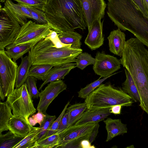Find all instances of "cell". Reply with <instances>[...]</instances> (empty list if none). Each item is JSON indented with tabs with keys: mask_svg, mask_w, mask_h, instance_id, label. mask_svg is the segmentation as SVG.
<instances>
[{
	"mask_svg": "<svg viewBox=\"0 0 148 148\" xmlns=\"http://www.w3.org/2000/svg\"><path fill=\"white\" fill-rule=\"evenodd\" d=\"M45 114L38 111L37 113L33 115L28 118L29 123L32 126L35 125L37 123L41 125L46 116Z\"/></svg>",
	"mask_w": 148,
	"mask_h": 148,
	"instance_id": "obj_39",
	"label": "cell"
},
{
	"mask_svg": "<svg viewBox=\"0 0 148 148\" xmlns=\"http://www.w3.org/2000/svg\"><path fill=\"white\" fill-rule=\"evenodd\" d=\"M122 106L118 105L113 106L111 107L110 112L111 113L114 114H119L121 113Z\"/></svg>",
	"mask_w": 148,
	"mask_h": 148,
	"instance_id": "obj_43",
	"label": "cell"
},
{
	"mask_svg": "<svg viewBox=\"0 0 148 148\" xmlns=\"http://www.w3.org/2000/svg\"><path fill=\"white\" fill-rule=\"evenodd\" d=\"M107 0V14L115 25L131 32L148 48V17L131 0Z\"/></svg>",
	"mask_w": 148,
	"mask_h": 148,
	"instance_id": "obj_2",
	"label": "cell"
},
{
	"mask_svg": "<svg viewBox=\"0 0 148 148\" xmlns=\"http://www.w3.org/2000/svg\"><path fill=\"white\" fill-rule=\"evenodd\" d=\"M24 138L16 136L9 130L5 134H0V148H13Z\"/></svg>",
	"mask_w": 148,
	"mask_h": 148,
	"instance_id": "obj_28",
	"label": "cell"
},
{
	"mask_svg": "<svg viewBox=\"0 0 148 148\" xmlns=\"http://www.w3.org/2000/svg\"><path fill=\"white\" fill-rule=\"evenodd\" d=\"M4 7L21 26L27 23V19H32L31 14L27 6L19 3H15L11 0H6Z\"/></svg>",
	"mask_w": 148,
	"mask_h": 148,
	"instance_id": "obj_16",
	"label": "cell"
},
{
	"mask_svg": "<svg viewBox=\"0 0 148 148\" xmlns=\"http://www.w3.org/2000/svg\"><path fill=\"white\" fill-rule=\"evenodd\" d=\"M95 61V58L90 54L86 52H82L75 59L76 67L83 70L89 65H94Z\"/></svg>",
	"mask_w": 148,
	"mask_h": 148,
	"instance_id": "obj_31",
	"label": "cell"
},
{
	"mask_svg": "<svg viewBox=\"0 0 148 148\" xmlns=\"http://www.w3.org/2000/svg\"><path fill=\"white\" fill-rule=\"evenodd\" d=\"M37 79L32 76H29L26 80L25 84L28 91L32 98L38 99L40 93L38 90L36 84Z\"/></svg>",
	"mask_w": 148,
	"mask_h": 148,
	"instance_id": "obj_34",
	"label": "cell"
},
{
	"mask_svg": "<svg viewBox=\"0 0 148 148\" xmlns=\"http://www.w3.org/2000/svg\"><path fill=\"white\" fill-rule=\"evenodd\" d=\"M32 98L24 83L19 88L14 89L7 97L6 101L11 108L14 115L20 116L28 121L29 116L36 110Z\"/></svg>",
	"mask_w": 148,
	"mask_h": 148,
	"instance_id": "obj_7",
	"label": "cell"
},
{
	"mask_svg": "<svg viewBox=\"0 0 148 148\" xmlns=\"http://www.w3.org/2000/svg\"><path fill=\"white\" fill-rule=\"evenodd\" d=\"M134 3L145 16L148 17V10L143 0H131Z\"/></svg>",
	"mask_w": 148,
	"mask_h": 148,
	"instance_id": "obj_41",
	"label": "cell"
},
{
	"mask_svg": "<svg viewBox=\"0 0 148 148\" xmlns=\"http://www.w3.org/2000/svg\"><path fill=\"white\" fill-rule=\"evenodd\" d=\"M145 5L148 10V0H143Z\"/></svg>",
	"mask_w": 148,
	"mask_h": 148,
	"instance_id": "obj_46",
	"label": "cell"
},
{
	"mask_svg": "<svg viewBox=\"0 0 148 148\" xmlns=\"http://www.w3.org/2000/svg\"><path fill=\"white\" fill-rule=\"evenodd\" d=\"M26 6L31 14L33 19L40 24H48L45 13L43 11L32 7Z\"/></svg>",
	"mask_w": 148,
	"mask_h": 148,
	"instance_id": "obj_35",
	"label": "cell"
},
{
	"mask_svg": "<svg viewBox=\"0 0 148 148\" xmlns=\"http://www.w3.org/2000/svg\"><path fill=\"white\" fill-rule=\"evenodd\" d=\"M93 69L95 73L103 78L114 75L121 68L120 60L113 56L97 51L95 56Z\"/></svg>",
	"mask_w": 148,
	"mask_h": 148,
	"instance_id": "obj_11",
	"label": "cell"
},
{
	"mask_svg": "<svg viewBox=\"0 0 148 148\" xmlns=\"http://www.w3.org/2000/svg\"><path fill=\"white\" fill-rule=\"evenodd\" d=\"M38 42L37 41L17 45L12 44L5 47L6 50L5 51L6 55L16 62L18 59L23 58V55L29 52L31 48Z\"/></svg>",
	"mask_w": 148,
	"mask_h": 148,
	"instance_id": "obj_21",
	"label": "cell"
},
{
	"mask_svg": "<svg viewBox=\"0 0 148 148\" xmlns=\"http://www.w3.org/2000/svg\"><path fill=\"white\" fill-rule=\"evenodd\" d=\"M67 87L66 85L61 79L50 82L40 93L37 110L45 114L53 101L60 93L66 90Z\"/></svg>",
	"mask_w": 148,
	"mask_h": 148,
	"instance_id": "obj_13",
	"label": "cell"
},
{
	"mask_svg": "<svg viewBox=\"0 0 148 148\" xmlns=\"http://www.w3.org/2000/svg\"><path fill=\"white\" fill-rule=\"evenodd\" d=\"M87 109L111 107L116 105L131 106L134 101L122 90L114 88L110 84H101L85 99Z\"/></svg>",
	"mask_w": 148,
	"mask_h": 148,
	"instance_id": "obj_5",
	"label": "cell"
},
{
	"mask_svg": "<svg viewBox=\"0 0 148 148\" xmlns=\"http://www.w3.org/2000/svg\"><path fill=\"white\" fill-rule=\"evenodd\" d=\"M99 122L97 123L92 131L91 135L89 138V140L91 144L95 141L96 138L99 132Z\"/></svg>",
	"mask_w": 148,
	"mask_h": 148,
	"instance_id": "obj_42",
	"label": "cell"
},
{
	"mask_svg": "<svg viewBox=\"0 0 148 148\" xmlns=\"http://www.w3.org/2000/svg\"><path fill=\"white\" fill-rule=\"evenodd\" d=\"M59 139V134H54L36 141L32 148H56Z\"/></svg>",
	"mask_w": 148,
	"mask_h": 148,
	"instance_id": "obj_30",
	"label": "cell"
},
{
	"mask_svg": "<svg viewBox=\"0 0 148 148\" xmlns=\"http://www.w3.org/2000/svg\"><path fill=\"white\" fill-rule=\"evenodd\" d=\"M6 97L5 92L1 84L0 83V99L4 101Z\"/></svg>",
	"mask_w": 148,
	"mask_h": 148,
	"instance_id": "obj_45",
	"label": "cell"
},
{
	"mask_svg": "<svg viewBox=\"0 0 148 148\" xmlns=\"http://www.w3.org/2000/svg\"><path fill=\"white\" fill-rule=\"evenodd\" d=\"M69 103L70 102L68 101L60 115L51 124L48 130L46 136L44 138L54 134L56 133L59 127L61 120L66 112L67 107L69 105Z\"/></svg>",
	"mask_w": 148,
	"mask_h": 148,
	"instance_id": "obj_36",
	"label": "cell"
},
{
	"mask_svg": "<svg viewBox=\"0 0 148 148\" xmlns=\"http://www.w3.org/2000/svg\"><path fill=\"white\" fill-rule=\"evenodd\" d=\"M126 79L122 84V90L128 94L135 102H140V97L137 88L130 73L125 69Z\"/></svg>",
	"mask_w": 148,
	"mask_h": 148,
	"instance_id": "obj_23",
	"label": "cell"
},
{
	"mask_svg": "<svg viewBox=\"0 0 148 148\" xmlns=\"http://www.w3.org/2000/svg\"><path fill=\"white\" fill-rule=\"evenodd\" d=\"M88 30L96 20L103 18L107 5L104 0H79Z\"/></svg>",
	"mask_w": 148,
	"mask_h": 148,
	"instance_id": "obj_12",
	"label": "cell"
},
{
	"mask_svg": "<svg viewBox=\"0 0 148 148\" xmlns=\"http://www.w3.org/2000/svg\"><path fill=\"white\" fill-rule=\"evenodd\" d=\"M28 75L33 76L37 79L44 81L53 66L48 64H39L32 65Z\"/></svg>",
	"mask_w": 148,
	"mask_h": 148,
	"instance_id": "obj_27",
	"label": "cell"
},
{
	"mask_svg": "<svg viewBox=\"0 0 148 148\" xmlns=\"http://www.w3.org/2000/svg\"><path fill=\"white\" fill-rule=\"evenodd\" d=\"M45 38L51 40L57 48H60L65 47H71L70 45H66L62 42L58 37V34L51 29H50L49 33Z\"/></svg>",
	"mask_w": 148,
	"mask_h": 148,
	"instance_id": "obj_38",
	"label": "cell"
},
{
	"mask_svg": "<svg viewBox=\"0 0 148 148\" xmlns=\"http://www.w3.org/2000/svg\"><path fill=\"white\" fill-rule=\"evenodd\" d=\"M0 51L12 44L21 26L5 8L0 7Z\"/></svg>",
	"mask_w": 148,
	"mask_h": 148,
	"instance_id": "obj_8",
	"label": "cell"
},
{
	"mask_svg": "<svg viewBox=\"0 0 148 148\" xmlns=\"http://www.w3.org/2000/svg\"><path fill=\"white\" fill-rule=\"evenodd\" d=\"M101 19L99 18L93 23L84 42L92 50L99 48L103 44V21L101 22Z\"/></svg>",
	"mask_w": 148,
	"mask_h": 148,
	"instance_id": "obj_14",
	"label": "cell"
},
{
	"mask_svg": "<svg viewBox=\"0 0 148 148\" xmlns=\"http://www.w3.org/2000/svg\"><path fill=\"white\" fill-rule=\"evenodd\" d=\"M40 128L32 126L30 133L13 148H32L35 143V138L40 132Z\"/></svg>",
	"mask_w": 148,
	"mask_h": 148,
	"instance_id": "obj_29",
	"label": "cell"
},
{
	"mask_svg": "<svg viewBox=\"0 0 148 148\" xmlns=\"http://www.w3.org/2000/svg\"><path fill=\"white\" fill-rule=\"evenodd\" d=\"M18 3L32 7L42 10L47 0H13Z\"/></svg>",
	"mask_w": 148,
	"mask_h": 148,
	"instance_id": "obj_37",
	"label": "cell"
},
{
	"mask_svg": "<svg viewBox=\"0 0 148 148\" xmlns=\"http://www.w3.org/2000/svg\"><path fill=\"white\" fill-rule=\"evenodd\" d=\"M96 123L73 124L67 127L59 134L60 139L56 148H81V142L89 140Z\"/></svg>",
	"mask_w": 148,
	"mask_h": 148,
	"instance_id": "obj_6",
	"label": "cell"
},
{
	"mask_svg": "<svg viewBox=\"0 0 148 148\" xmlns=\"http://www.w3.org/2000/svg\"><path fill=\"white\" fill-rule=\"evenodd\" d=\"M18 66L6 54L0 51V83L7 97L14 89Z\"/></svg>",
	"mask_w": 148,
	"mask_h": 148,
	"instance_id": "obj_10",
	"label": "cell"
},
{
	"mask_svg": "<svg viewBox=\"0 0 148 148\" xmlns=\"http://www.w3.org/2000/svg\"><path fill=\"white\" fill-rule=\"evenodd\" d=\"M43 11L48 24L58 34L87 27L79 0H47Z\"/></svg>",
	"mask_w": 148,
	"mask_h": 148,
	"instance_id": "obj_3",
	"label": "cell"
},
{
	"mask_svg": "<svg viewBox=\"0 0 148 148\" xmlns=\"http://www.w3.org/2000/svg\"><path fill=\"white\" fill-rule=\"evenodd\" d=\"M121 64L130 73L140 98L139 106L148 114V50L136 38L125 42Z\"/></svg>",
	"mask_w": 148,
	"mask_h": 148,
	"instance_id": "obj_1",
	"label": "cell"
},
{
	"mask_svg": "<svg viewBox=\"0 0 148 148\" xmlns=\"http://www.w3.org/2000/svg\"><path fill=\"white\" fill-rule=\"evenodd\" d=\"M81 148H95L94 146L91 145L89 140H83L81 143Z\"/></svg>",
	"mask_w": 148,
	"mask_h": 148,
	"instance_id": "obj_44",
	"label": "cell"
},
{
	"mask_svg": "<svg viewBox=\"0 0 148 148\" xmlns=\"http://www.w3.org/2000/svg\"><path fill=\"white\" fill-rule=\"evenodd\" d=\"M0 134L3 131L8 130L7 126L8 121L14 116L8 103L0 102Z\"/></svg>",
	"mask_w": 148,
	"mask_h": 148,
	"instance_id": "obj_26",
	"label": "cell"
},
{
	"mask_svg": "<svg viewBox=\"0 0 148 148\" xmlns=\"http://www.w3.org/2000/svg\"><path fill=\"white\" fill-rule=\"evenodd\" d=\"M51 29L47 24L36 23L31 20L29 21L21 26L12 44L17 45L39 42L46 37Z\"/></svg>",
	"mask_w": 148,
	"mask_h": 148,
	"instance_id": "obj_9",
	"label": "cell"
},
{
	"mask_svg": "<svg viewBox=\"0 0 148 148\" xmlns=\"http://www.w3.org/2000/svg\"><path fill=\"white\" fill-rule=\"evenodd\" d=\"M110 52L121 57L125 43V35L118 28L112 31L107 37Z\"/></svg>",
	"mask_w": 148,
	"mask_h": 148,
	"instance_id": "obj_18",
	"label": "cell"
},
{
	"mask_svg": "<svg viewBox=\"0 0 148 148\" xmlns=\"http://www.w3.org/2000/svg\"><path fill=\"white\" fill-rule=\"evenodd\" d=\"M68 113L66 111L62 118L59 127L55 134H59L68 127Z\"/></svg>",
	"mask_w": 148,
	"mask_h": 148,
	"instance_id": "obj_40",
	"label": "cell"
},
{
	"mask_svg": "<svg viewBox=\"0 0 148 148\" xmlns=\"http://www.w3.org/2000/svg\"><path fill=\"white\" fill-rule=\"evenodd\" d=\"M58 37L62 42L66 45H70L71 47L80 48L82 36L74 31H69L58 34Z\"/></svg>",
	"mask_w": 148,
	"mask_h": 148,
	"instance_id": "obj_25",
	"label": "cell"
},
{
	"mask_svg": "<svg viewBox=\"0 0 148 148\" xmlns=\"http://www.w3.org/2000/svg\"><path fill=\"white\" fill-rule=\"evenodd\" d=\"M87 109V106L85 102L73 104L67 108L66 111L68 113L67 127L73 125L78 121Z\"/></svg>",
	"mask_w": 148,
	"mask_h": 148,
	"instance_id": "obj_24",
	"label": "cell"
},
{
	"mask_svg": "<svg viewBox=\"0 0 148 148\" xmlns=\"http://www.w3.org/2000/svg\"><path fill=\"white\" fill-rule=\"evenodd\" d=\"M82 51L81 48H57L51 40L45 38L31 48L28 55L32 66L45 64L59 66L75 62L77 57Z\"/></svg>",
	"mask_w": 148,
	"mask_h": 148,
	"instance_id": "obj_4",
	"label": "cell"
},
{
	"mask_svg": "<svg viewBox=\"0 0 148 148\" xmlns=\"http://www.w3.org/2000/svg\"><path fill=\"white\" fill-rule=\"evenodd\" d=\"M6 0H0V2L1 3L5 2Z\"/></svg>",
	"mask_w": 148,
	"mask_h": 148,
	"instance_id": "obj_47",
	"label": "cell"
},
{
	"mask_svg": "<svg viewBox=\"0 0 148 148\" xmlns=\"http://www.w3.org/2000/svg\"><path fill=\"white\" fill-rule=\"evenodd\" d=\"M107 132L106 142L111 140L114 137L127 132V125L122 123L121 119H113L108 118L103 121Z\"/></svg>",
	"mask_w": 148,
	"mask_h": 148,
	"instance_id": "obj_20",
	"label": "cell"
},
{
	"mask_svg": "<svg viewBox=\"0 0 148 148\" xmlns=\"http://www.w3.org/2000/svg\"><path fill=\"white\" fill-rule=\"evenodd\" d=\"M106 77L99 79L87 85L84 88H82L78 92V97L82 99H86L95 89L99 86L106 79L110 77Z\"/></svg>",
	"mask_w": 148,
	"mask_h": 148,
	"instance_id": "obj_33",
	"label": "cell"
},
{
	"mask_svg": "<svg viewBox=\"0 0 148 148\" xmlns=\"http://www.w3.org/2000/svg\"><path fill=\"white\" fill-rule=\"evenodd\" d=\"M45 114L46 116L44 120L39 127L40 128V132L35 138V142L45 136L49 128L56 118L55 115L51 116L46 113Z\"/></svg>",
	"mask_w": 148,
	"mask_h": 148,
	"instance_id": "obj_32",
	"label": "cell"
},
{
	"mask_svg": "<svg viewBox=\"0 0 148 148\" xmlns=\"http://www.w3.org/2000/svg\"><path fill=\"white\" fill-rule=\"evenodd\" d=\"M76 67L75 63H70L59 66L53 67L39 89L40 90L44 85L50 82L63 79L71 71Z\"/></svg>",
	"mask_w": 148,
	"mask_h": 148,
	"instance_id": "obj_19",
	"label": "cell"
},
{
	"mask_svg": "<svg viewBox=\"0 0 148 148\" xmlns=\"http://www.w3.org/2000/svg\"><path fill=\"white\" fill-rule=\"evenodd\" d=\"M21 61L18 66L15 87L18 88L22 86L29 76L28 74L31 65L29 55L21 58Z\"/></svg>",
	"mask_w": 148,
	"mask_h": 148,
	"instance_id": "obj_22",
	"label": "cell"
},
{
	"mask_svg": "<svg viewBox=\"0 0 148 148\" xmlns=\"http://www.w3.org/2000/svg\"><path fill=\"white\" fill-rule=\"evenodd\" d=\"M8 130L18 136L25 138L31 132L32 126L24 118L14 115L7 123Z\"/></svg>",
	"mask_w": 148,
	"mask_h": 148,
	"instance_id": "obj_15",
	"label": "cell"
},
{
	"mask_svg": "<svg viewBox=\"0 0 148 148\" xmlns=\"http://www.w3.org/2000/svg\"><path fill=\"white\" fill-rule=\"evenodd\" d=\"M111 107L93 110L87 109L79 119L74 124L77 125L90 123H97L104 120L111 114Z\"/></svg>",
	"mask_w": 148,
	"mask_h": 148,
	"instance_id": "obj_17",
	"label": "cell"
}]
</instances>
